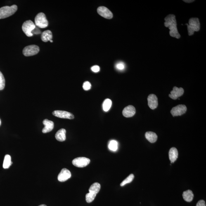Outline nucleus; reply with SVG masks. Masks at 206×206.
I'll use <instances>...</instances> for the list:
<instances>
[{
    "mask_svg": "<svg viewBox=\"0 0 206 206\" xmlns=\"http://www.w3.org/2000/svg\"><path fill=\"white\" fill-rule=\"evenodd\" d=\"M165 22L164 25L166 27L168 28L170 32L169 34L171 37L179 39L181 37L180 34L178 32L177 26V22L176 16L173 14L168 15L164 18Z\"/></svg>",
    "mask_w": 206,
    "mask_h": 206,
    "instance_id": "f257e3e1",
    "label": "nucleus"
},
{
    "mask_svg": "<svg viewBox=\"0 0 206 206\" xmlns=\"http://www.w3.org/2000/svg\"><path fill=\"white\" fill-rule=\"evenodd\" d=\"M188 26V35H193L195 32H198L200 29V23L199 19L197 18H192L190 19Z\"/></svg>",
    "mask_w": 206,
    "mask_h": 206,
    "instance_id": "f03ea898",
    "label": "nucleus"
},
{
    "mask_svg": "<svg viewBox=\"0 0 206 206\" xmlns=\"http://www.w3.org/2000/svg\"><path fill=\"white\" fill-rule=\"evenodd\" d=\"M18 7L15 5L11 6H4L0 8V19L9 17L16 13Z\"/></svg>",
    "mask_w": 206,
    "mask_h": 206,
    "instance_id": "7ed1b4c3",
    "label": "nucleus"
},
{
    "mask_svg": "<svg viewBox=\"0 0 206 206\" xmlns=\"http://www.w3.org/2000/svg\"><path fill=\"white\" fill-rule=\"evenodd\" d=\"M35 25L41 28H45L48 25V22L45 14L43 13L38 14L35 18Z\"/></svg>",
    "mask_w": 206,
    "mask_h": 206,
    "instance_id": "20e7f679",
    "label": "nucleus"
},
{
    "mask_svg": "<svg viewBox=\"0 0 206 206\" xmlns=\"http://www.w3.org/2000/svg\"><path fill=\"white\" fill-rule=\"evenodd\" d=\"M36 26L32 21L30 20L26 21L22 25V30L28 37H31L33 36L32 33V31L35 28Z\"/></svg>",
    "mask_w": 206,
    "mask_h": 206,
    "instance_id": "39448f33",
    "label": "nucleus"
},
{
    "mask_svg": "<svg viewBox=\"0 0 206 206\" xmlns=\"http://www.w3.org/2000/svg\"><path fill=\"white\" fill-rule=\"evenodd\" d=\"M39 51L38 46L35 45H32L26 47L23 51V53L26 57L33 56L38 54Z\"/></svg>",
    "mask_w": 206,
    "mask_h": 206,
    "instance_id": "423d86ee",
    "label": "nucleus"
},
{
    "mask_svg": "<svg viewBox=\"0 0 206 206\" xmlns=\"http://www.w3.org/2000/svg\"><path fill=\"white\" fill-rule=\"evenodd\" d=\"M90 163V160L86 157H81L74 159L72 161V163L75 167L78 168H83L86 167Z\"/></svg>",
    "mask_w": 206,
    "mask_h": 206,
    "instance_id": "0eeeda50",
    "label": "nucleus"
},
{
    "mask_svg": "<svg viewBox=\"0 0 206 206\" xmlns=\"http://www.w3.org/2000/svg\"><path fill=\"white\" fill-rule=\"evenodd\" d=\"M187 110L186 105H179L173 107L171 111V113L173 117L181 116L186 113Z\"/></svg>",
    "mask_w": 206,
    "mask_h": 206,
    "instance_id": "6e6552de",
    "label": "nucleus"
},
{
    "mask_svg": "<svg viewBox=\"0 0 206 206\" xmlns=\"http://www.w3.org/2000/svg\"><path fill=\"white\" fill-rule=\"evenodd\" d=\"M97 11L99 14L105 18L110 19L113 18V15L112 12L106 7L101 6L98 8Z\"/></svg>",
    "mask_w": 206,
    "mask_h": 206,
    "instance_id": "1a4fd4ad",
    "label": "nucleus"
},
{
    "mask_svg": "<svg viewBox=\"0 0 206 206\" xmlns=\"http://www.w3.org/2000/svg\"><path fill=\"white\" fill-rule=\"evenodd\" d=\"M53 114L55 117L61 118L73 119L74 116L73 114L70 112L64 111L56 110L53 112Z\"/></svg>",
    "mask_w": 206,
    "mask_h": 206,
    "instance_id": "9d476101",
    "label": "nucleus"
},
{
    "mask_svg": "<svg viewBox=\"0 0 206 206\" xmlns=\"http://www.w3.org/2000/svg\"><path fill=\"white\" fill-rule=\"evenodd\" d=\"M184 93V90L183 88H178L175 86L173 88V90L171 91V93L169 96L173 99L176 100L180 97L182 96Z\"/></svg>",
    "mask_w": 206,
    "mask_h": 206,
    "instance_id": "9b49d317",
    "label": "nucleus"
},
{
    "mask_svg": "<svg viewBox=\"0 0 206 206\" xmlns=\"http://www.w3.org/2000/svg\"><path fill=\"white\" fill-rule=\"evenodd\" d=\"M70 171L66 168L62 169L58 176V180L62 182H65L70 179L71 177Z\"/></svg>",
    "mask_w": 206,
    "mask_h": 206,
    "instance_id": "f8f14e48",
    "label": "nucleus"
},
{
    "mask_svg": "<svg viewBox=\"0 0 206 206\" xmlns=\"http://www.w3.org/2000/svg\"><path fill=\"white\" fill-rule=\"evenodd\" d=\"M148 100V106L151 109H155L158 107V98L155 94H151L149 95Z\"/></svg>",
    "mask_w": 206,
    "mask_h": 206,
    "instance_id": "ddd939ff",
    "label": "nucleus"
},
{
    "mask_svg": "<svg viewBox=\"0 0 206 206\" xmlns=\"http://www.w3.org/2000/svg\"><path fill=\"white\" fill-rule=\"evenodd\" d=\"M136 109L133 105H129L123 111V115L124 117L129 118L133 117L136 113Z\"/></svg>",
    "mask_w": 206,
    "mask_h": 206,
    "instance_id": "4468645a",
    "label": "nucleus"
},
{
    "mask_svg": "<svg viewBox=\"0 0 206 206\" xmlns=\"http://www.w3.org/2000/svg\"><path fill=\"white\" fill-rule=\"evenodd\" d=\"M43 124L45 126L43 129V133H46L51 132L54 128V123L53 121L48 120V119H44L43 121Z\"/></svg>",
    "mask_w": 206,
    "mask_h": 206,
    "instance_id": "2eb2a0df",
    "label": "nucleus"
},
{
    "mask_svg": "<svg viewBox=\"0 0 206 206\" xmlns=\"http://www.w3.org/2000/svg\"><path fill=\"white\" fill-rule=\"evenodd\" d=\"M66 131L64 129H61L58 131L55 134V137L58 141L60 142L65 141L66 138Z\"/></svg>",
    "mask_w": 206,
    "mask_h": 206,
    "instance_id": "dca6fc26",
    "label": "nucleus"
},
{
    "mask_svg": "<svg viewBox=\"0 0 206 206\" xmlns=\"http://www.w3.org/2000/svg\"><path fill=\"white\" fill-rule=\"evenodd\" d=\"M178 155V153L177 149L175 148H172L170 149L169 152V157L171 163H173L177 160Z\"/></svg>",
    "mask_w": 206,
    "mask_h": 206,
    "instance_id": "f3484780",
    "label": "nucleus"
},
{
    "mask_svg": "<svg viewBox=\"0 0 206 206\" xmlns=\"http://www.w3.org/2000/svg\"><path fill=\"white\" fill-rule=\"evenodd\" d=\"M101 186L99 183H95L91 185L89 188V193L93 195H96L99 192Z\"/></svg>",
    "mask_w": 206,
    "mask_h": 206,
    "instance_id": "a211bd4d",
    "label": "nucleus"
},
{
    "mask_svg": "<svg viewBox=\"0 0 206 206\" xmlns=\"http://www.w3.org/2000/svg\"><path fill=\"white\" fill-rule=\"evenodd\" d=\"M145 138L149 142L152 143H154L157 141L158 136L156 133L151 131H148L145 133Z\"/></svg>",
    "mask_w": 206,
    "mask_h": 206,
    "instance_id": "6ab92c4d",
    "label": "nucleus"
},
{
    "mask_svg": "<svg viewBox=\"0 0 206 206\" xmlns=\"http://www.w3.org/2000/svg\"><path fill=\"white\" fill-rule=\"evenodd\" d=\"M53 39V34L51 31L46 30L44 31L41 35V39L44 42H47L48 41L52 40Z\"/></svg>",
    "mask_w": 206,
    "mask_h": 206,
    "instance_id": "aec40b11",
    "label": "nucleus"
},
{
    "mask_svg": "<svg viewBox=\"0 0 206 206\" xmlns=\"http://www.w3.org/2000/svg\"><path fill=\"white\" fill-rule=\"evenodd\" d=\"M183 199L186 201L190 202L193 200L194 195L192 190H188L183 192Z\"/></svg>",
    "mask_w": 206,
    "mask_h": 206,
    "instance_id": "412c9836",
    "label": "nucleus"
},
{
    "mask_svg": "<svg viewBox=\"0 0 206 206\" xmlns=\"http://www.w3.org/2000/svg\"><path fill=\"white\" fill-rule=\"evenodd\" d=\"M13 162L11 161V158L9 155H6L4 157L3 161V167L4 169H8L9 168Z\"/></svg>",
    "mask_w": 206,
    "mask_h": 206,
    "instance_id": "4be33fe9",
    "label": "nucleus"
},
{
    "mask_svg": "<svg viewBox=\"0 0 206 206\" xmlns=\"http://www.w3.org/2000/svg\"><path fill=\"white\" fill-rule=\"evenodd\" d=\"M112 102L111 100L108 98L105 99L103 103V109L105 112H108L112 106Z\"/></svg>",
    "mask_w": 206,
    "mask_h": 206,
    "instance_id": "5701e85b",
    "label": "nucleus"
},
{
    "mask_svg": "<svg viewBox=\"0 0 206 206\" xmlns=\"http://www.w3.org/2000/svg\"><path fill=\"white\" fill-rule=\"evenodd\" d=\"M108 148L112 151L115 152L118 148V143L115 140H112L110 142L108 145Z\"/></svg>",
    "mask_w": 206,
    "mask_h": 206,
    "instance_id": "b1692460",
    "label": "nucleus"
},
{
    "mask_svg": "<svg viewBox=\"0 0 206 206\" xmlns=\"http://www.w3.org/2000/svg\"><path fill=\"white\" fill-rule=\"evenodd\" d=\"M134 174H130L126 178V179H124V180L122 181V183H121V186H123L124 185L127 184V183H131V182L133 181V180L134 179Z\"/></svg>",
    "mask_w": 206,
    "mask_h": 206,
    "instance_id": "393cba45",
    "label": "nucleus"
},
{
    "mask_svg": "<svg viewBox=\"0 0 206 206\" xmlns=\"http://www.w3.org/2000/svg\"><path fill=\"white\" fill-rule=\"evenodd\" d=\"M5 79L3 74L0 72V90H2L5 87Z\"/></svg>",
    "mask_w": 206,
    "mask_h": 206,
    "instance_id": "a878e982",
    "label": "nucleus"
},
{
    "mask_svg": "<svg viewBox=\"0 0 206 206\" xmlns=\"http://www.w3.org/2000/svg\"><path fill=\"white\" fill-rule=\"evenodd\" d=\"M96 195L91 194L90 193L86 194V202L88 203H91L94 200Z\"/></svg>",
    "mask_w": 206,
    "mask_h": 206,
    "instance_id": "bb28decb",
    "label": "nucleus"
},
{
    "mask_svg": "<svg viewBox=\"0 0 206 206\" xmlns=\"http://www.w3.org/2000/svg\"><path fill=\"white\" fill-rule=\"evenodd\" d=\"M91 85L89 81H86L83 85V88L85 91L89 90L91 89Z\"/></svg>",
    "mask_w": 206,
    "mask_h": 206,
    "instance_id": "cd10ccee",
    "label": "nucleus"
},
{
    "mask_svg": "<svg viewBox=\"0 0 206 206\" xmlns=\"http://www.w3.org/2000/svg\"><path fill=\"white\" fill-rule=\"evenodd\" d=\"M116 68L118 70H123L125 68V65L123 62H119L116 65Z\"/></svg>",
    "mask_w": 206,
    "mask_h": 206,
    "instance_id": "c85d7f7f",
    "label": "nucleus"
},
{
    "mask_svg": "<svg viewBox=\"0 0 206 206\" xmlns=\"http://www.w3.org/2000/svg\"><path fill=\"white\" fill-rule=\"evenodd\" d=\"M92 71L95 73L99 72L100 70V68L98 65L93 66L91 68Z\"/></svg>",
    "mask_w": 206,
    "mask_h": 206,
    "instance_id": "c756f323",
    "label": "nucleus"
},
{
    "mask_svg": "<svg viewBox=\"0 0 206 206\" xmlns=\"http://www.w3.org/2000/svg\"><path fill=\"white\" fill-rule=\"evenodd\" d=\"M196 206H206V203L205 201L203 200H200L197 202Z\"/></svg>",
    "mask_w": 206,
    "mask_h": 206,
    "instance_id": "7c9ffc66",
    "label": "nucleus"
},
{
    "mask_svg": "<svg viewBox=\"0 0 206 206\" xmlns=\"http://www.w3.org/2000/svg\"><path fill=\"white\" fill-rule=\"evenodd\" d=\"M32 33L33 35L34 34H38L41 33L40 30L39 29H38L37 27H36L32 31Z\"/></svg>",
    "mask_w": 206,
    "mask_h": 206,
    "instance_id": "2f4dec72",
    "label": "nucleus"
},
{
    "mask_svg": "<svg viewBox=\"0 0 206 206\" xmlns=\"http://www.w3.org/2000/svg\"><path fill=\"white\" fill-rule=\"evenodd\" d=\"M184 1L185 2L187 3H190L193 2V1Z\"/></svg>",
    "mask_w": 206,
    "mask_h": 206,
    "instance_id": "473e14b6",
    "label": "nucleus"
},
{
    "mask_svg": "<svg viewBox=\"0 0 206 206\" xmlns=\"http://www.w3.org/2000/svg\"><path fill=\"white\" fill-rule=\"evenodd\" d=\"M39 206H47L45 205H41Z\"/></svg>",
    "mask_w": 206,
    "mask_h": 206,
    "instance_id": "72a5a7b5",
    "label": "nucleus"
},
{
    "mask_svg": "<svg viewBox=\"0 0 206 206\" xmlns=\"http://www.w3.org/2000/svg\"><path fill=\"white\" fill-rule=\"evenodd\" d=\"M50 41V42H51V43H53V41L52 40H51Z\"/></svg>",
    "mask_w": 206,
    "mask_h": 206,
    "instance_id": "f704fd0d",
    "label": "nucleus"
},
{
    "mask_svg": "<svg viewBox=\"0 0 206 206\" xmlns=\"http://www.w3.org/2000/svg\"><path fill=\"white\" fill-rule=\"evenodd\" d=\"M1 119H0V125H1Z\"/></svg>",
    "mask_w": 206,
    "mask_h": 206,
    "instance_id": "c9c22d12",
    "label": "nucleus"
}]
</instances>
